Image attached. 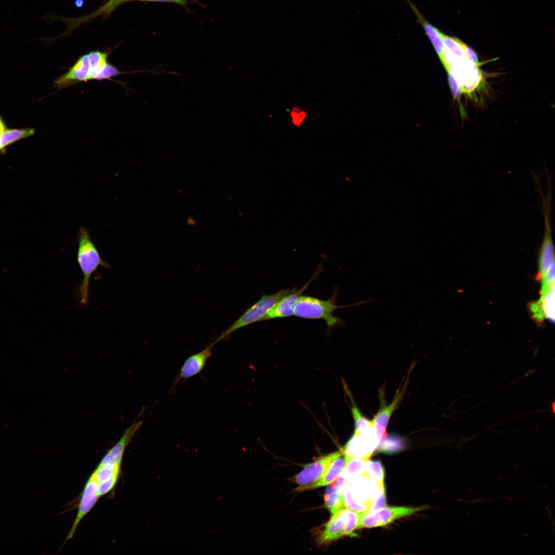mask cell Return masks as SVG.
Listing matches in <instances>:
<instances>
[{
    "label": "cell",
    "mask_w": 555,
    "mask_h": 555,
    "mask_svg": "<svg viewBox=\"0 0 555 555\" xmlns=\"http://www.w3.org/2000/svg\"><path fill=\"white\" fill-rule=\"evenodd\" d=\"M427 508V506L410 507L385 506L374 512L362 513L358 529L384 526L400 517L412 515Z\"/></svg>",
    "instance_id": "8"
},
{
    "label": "cell",
    "mask_w": 555,
    "mask_h": 555,
    "mask_svg": "<svg viewBox=\"0 0 555 555\" xmlns=\"http://www.w3.org/2000/svg\"><path fill=\"white\" fill-rule=\"evenodd\" d=\"M295 289V288L282 289L274 293L263 295L231 326L224 330L212 343L215 345L221 340H226L233 332L249 325L263 321L266 315L281 298Z\"/></svg>",
    "instance_id": "4"
},
{
    "label": "cell",
    "mask_w": 555,
    "mask_h": 555,
    "mask_svg": "<svg viewBox=\"0 0 555 555\" xmlns=\"http://www.w3.org/2000/svg\"><path fill=\"white\" fill-rule=\"evenodd\" d=\"M338 293V288H336L332 295L326 300L311 296L301 295L294 307V316L307 319H322L325 321L329 331L344 326L343 321L334 315L337 309L360 305L371 301L367 300L349 305L338 306L337 304Z\"/></svg>",
    "instance_id": "2"
},
{
    "label": "cell",
    "mask_w": 555,
    "mask_h": 555,
    "mask_svg": "<svg viewBox=\"0 0 555 555\" xmlns=\"http://www.w3.org/2000/svg\"><path fill=\"white\" fill-rule=\"evenodd\" d=\"M34 133L33 128L5 130L0 136V150L18 140L31 136Z\"/></svg>",
    "instance_id": "22"
},
{
    "label": "cell",
    "mask_w": 555,
    "mask_h": 555,
    "mask_svg": "<svg viewBox=\"0 0 555 555\" xmlns=\"http://www.w3.org/2000/svg\"><path fill=\"white\" fill-rule=\"evenodd\" d=\"M135 1H145V2H171V3H176L177 4H179V5H183V6H185L186 3H187V2H186V0H135Z\"/></svg>",
    "instance_id": "35"
},
{
    "label": "cell",
    "mask_w": 555,
    "mask_h": 555,
    "mask_svg": "<svg viewBox=\"0 0 555 555\" xmlns=\"http://www.w3.org/2000/svg\"><path fill=\"white\" fill-rule=\"evenodd\" d=\"M464 51L466 58L475 63H478L479 61L476 52L470 47L465 44Z\"/></svg>",
    "instance_id": "34"
},
{
    "label": "cell",
    "mask_w": 555,
    "mask_h": 555,
    "mask_svg": "<svg viewBox=\"0 0 555 555\" xmlns=\"http://www.w3.org/2000/svg\"><path fill=\"white\" fill-rule=\"evenodd\" d=\"M77 261L82 272L83 278L78 288L80 305H86L88 301L89 284L90 277L99 266L109 268L104 261L91 240L89 230L81 227L78 231Z\"/></svg>",
    "instance_id": "3"
},
{
    "label": "cell",
    "mask_w": 555,
    "mask_h": 555,
    "mask_svg": "<svg viewBox=\"0 0 555 555\" xmlns=\"http://www.w3.org/2000/svg\"><path fill=\"white\" fill-rule=\"evenodd\" d=\"M386 504L385 488H379L378 493L375 498L369 512H374L384 507Z\"/></svg>",
    "instance_id": "30"
},
{
    "label": "cell",
    "mask_w": 555,
    "mask_h": 555,
    "mask_svg": "<svg viewBox=\"0 0 555 555\" xmlns=\"http://www.w3.org/2000/svg\"><path fill=\"white\" fill-rule=\"evenodd\" d=\"M130 1L135 0H108L106 4L93 13L82 17L69 18V25L72 29H74L81 24L86 23L97 16H108L117 7Z\"/></svg>",
    "instance_id": "19"
},
{
    "label": "cell",
    "mask_w": 555,
    "mask_h": 555,
    "mask_svg": "<svg viewBox=\"0 0 555 555\" xmlns=\"http://www.w3.org/2000/svg\"><path fill=\"white\" fill-rule=\"evenodd\" d=\"M107 53L100 51L81 56L65 73L55 80L54 86L62 89L79 82L108 79L119 75L120 71L107 62Z\"/></svg>",
    "instance_id": "1"
},
{
    "label": "cell",
    "mask_w": 555,
    "mask_h": 555,
    "mask_svg": "<svg viewBox=\"0 0 555 555\" xmlns=\"http://www.w3.org/2000/svg\"><path fill=\"white\" fill-rule=\"evenodd\" d=\"M335 482L334 484L336 490L338 493L343 494L344 489L348 483V480L344 473H343Z\"/></svg>",
    "instance_id": "33"
},
{
    "label": "cell",
    "mask_w": 555,
    "mask_h": 555,
    "mask_svg": "<svg viewBox=\"0 0 555 555\" xmlns=\"http://www.w3.org/2000/svg\"><path fill=\"white\" fill-rule=\"evenodd\" d=\"M318 269L309 281L300 289L298 290H294L281 298L266 315L263 321L293 316L294 307L299 298L307 289L311 282L318 274Z\"/></svg>",
    "instance_id": "13"
},
{
    "label": "cell",
    "mask_w": 555,
    "mask_h": 555,
    "mask_svg": "<svg viewBox=\"0 0 555 555\" xmlns=\"http://www.w3.org/2000/svg\"><path fill=\"white\" fill-rule=\"evenodd\" d=\"M408 380L404 383L402 389L396 394L391 403L387 405L383 404L373 419V429L380 442L387 436L386 427L391 415L398 406L404 395L407 387Z\"/></svg>",
    "instance_id": "16"
},
{
    "label": "cell",
    "mask_w": 555,
    "mask_h": 555,
    "mask_svg": "<svg viewBox=\"0 0 555 555\" xmlns=\"http://www.w3.org/2000/svg\"><path fill=\"white\" fill-rule=\"evenodd\" d=\"M541 290L547 288L551 285L554 283V263L551 265L546 275L541 280Z\"/></svg>",
    "instance_id": "32"
},
{
    "label": "cell",
    "mask_w": 555,
    "mask_h": 555,
    "mask_svg": "<svg viewBox=\"0 0 555 555\" xmlns=\"http://www.w3.org/2000/svg\"><path fill=\"white\" fill-rule=\"evenodd\" d=\"M345 460L346 466L344 473L348 482L357 477L362 476L368 460L356 458H345Z\"/></svg>",
    "instance_id": "24"
},
{
    "label": "cell",
    "mask_w": 555,
    "mask_h": 555,
    "mask_svg": "<svg viewBox=\"0 0 555 555\" xmlns=\"http://www.w3.org/2000/svg\"><path fill=\"white\" fill-rule=\"evenodd\" d=\"M380 443L374 429L366 434L354 433L341 449L345 458H356L368 460Z\"/></svg>",
    "instance_id": "9"
},
{
    "label": "cell",
    "mask_w": 555,
    "mask_h": 555,
    "mask_svg": "<svg viewBox=\"0 0 555 555\" xmlns=\"http://www.w3.org/2000/svg\"><path fill=\"white\" fill-rule=\"evenodd\" d=\"M362 514L345 507L332 514L318 538V543L325 544L343 536L357 535L354 532L358 529Z\"/></svg>",
    "instance_id": "6"
},
{
    "label": "cell",
    "mask_w": 555,
    "mask_h": 555,
    "mask_svg": "<svg viewBox=\"0 0 555 555\" xmlns=\"http://www.w3.org/2000/svg\"><path fill=\"white\" fill-rule=\"evenodd\" d=\"M99 497H100L97 492V483L91 475L83 490L76 519L65 541L73 536L80 522L92 509Z\"/></svg>",
    "instance_id": "12"
},
{
    "label": "cell",
    "mask_w": 555,
    "mask_h": 555,
    "mask_svg": "<svg viewBox=\"0 0 555 555\" xmlns=\"http://www.w3.org/2000/svg\"><path fill=\"white\" fill-rule=\"evenodd\" d=\"M187 221V223L188 224V225H191V226H194L197 223V222L195 220V219L193 218V217H189L188 218Z\"/></svg>",
    "instance_id": "36"
},
{
    "label": "cell",
    "mask_w": 555,
    "mask_h": 555,
    "mask_svg": "<svg viewBox=\"0 0 555 555\" xmlns=\"http://www.w3.org/2000/svg\"><path fill=\"white\" fill-rule=\"evenodd\" d=\"M406 1L415 14L418 21L422 26L425 34L431 41L440 60H441L446 52V49L442 39V33L424 18L416 6L410 0Z\"/></svg>",
    "instance_id": "18"
},
{
    "label": "cell",
    "mask_w": 555,
    "mask_h": 555,
    "mask_svg": "<svg viewBox=\"0 0 555 555\" xmlns=\"http://www.w3.org/2000/svg\"><path fill=\"white\" fill-rule=\"evenodd\" d=\"M384 470L379 460H368L362 477H367L373 481L379 488H385Z\"/></svg>",
    "instance_id": "20"
},
{
    "label": "cell",
    "mask_w": 555,
    "mask_h": 555,
    "mask_svg": "<svg viewBox=\"0 0 555 555\" xmlns=\"http://www.w3.org/2000/svg\"><path fill=\"white\" fill-rule=\"evenodd\" d=\"M326 488L324 500L325 507L331 514H334L343 507H344L343 494L338 493L335 489L334 484H330Z\"/></svg>",
    "instance_id": "21"
},
{
    "label": "cell",
    "mask_w": 555,
    "mask_h": 555,
    "mask_svg": "<svg viewBox=\"0 0 555 555\" xmlns=\"http://www.w3.org/2000/svg\"><path fill=\"white\" fill-rule=\"evenodd\" d=\"M442 39L447 51L459 58H466L464 43L456 37L450 36L443 33Z\"/></svg>",
    "instance_id": "26"
},
{
    "label": "cell",
    "mask_w": 555,
    "mask_h": 555,
    "mask_svg": "<svg viewBox=\"0 0 555 555\" xmlns=\"http://www.w3.org/2000/svg\"><path fill=\"white\" fill-rule=\"evenodd\" d=\"M352 415L354 420L355 430L356 434L364 435L373 431L374 422L364 416L354 403H352Z\"/></svg>",
    "instance_id": "23"
},
{
    "label": "cell",
    "mask_w": 555,
    "mask_h": 555,
    "mask_svg": "<svg viewBox=\"0 0 555 555\" xmlns=\"http://www.w3.org/2000/svg\"><path fill=\"white\" fill-rule=\"evenodd\" d=\"M342 454L341 449L318 458L313 462L306 465L301 472L295 475L293 478V482L299 486H304L315 482L321 477L330 464Z\"/></svg>",
    "instance_id": "10"
},
{
    "label": "cell",
    "mask_w": 555,
    "mask_h": 555,
    "mask_svg": "<svg viewBox=\"0 0 555 555\" xmlns=\"http://www.w3.org/2000/svg\"><path fill=\"white\" fill-rule=\"evenodd\" d=\"M448 72L449 84L453 97L455 99H459L462 94L461 88L453 76L450 72Z\"/></svg>",
    "instance_id": "31"
},
{
    "label": "cell",
    "mask_w": 555,
    "mask_h": 555,
    "mask_svg": "<svg viewBox=\"0 0 555 555\" xmlns=\"http://www.w3.org/2000/svg\"><path fill=\"white\" fill-rule=\"evenodd\" d=\"M119 474H114L107 479L97 484V492L99 497L108 493L114 488L118 480Z\"/></svg>",
    "instance_id": "29"
},
{
    "label": "cell",
    "mask_w": 555,
    "mask_h": 555,
    "mask_svg": "<svg viewBox=\"0 0 555 555\" xmlns=\"http://www.w3.org/2000/svg\"><path fill=\"white\" fill-rule=\"evenodd\" d=\"M144 420H135L124 431L118 441L108 450L99 466L107 464L121 465L124 452L133 437L143 423Z\"/></svg>",
    "instance_id": "14"
},
{
    "label": "cell",
    "mask_w": 555,
    "mask_h": 555,
    "mask_svg": "<svg viewBox=\"0 0 555 555\" xmlns=\"http://www.w3.org/2000/svg\"><path fill=\"white\" fill-rule=\"evenodd\" d=\"M120 465L107 464L98 465L91 475L98 484L107 479L114 474L120 473Z\"/></svg>",
    "instance_id": "27"
},
{
    "label": "cell",
    "mask_w": 555,
    "mask_h": 555,
    "mask_svg": "<svg viewBox=\"0 0 555 555\" xmlns=\"http://www.w3.org/2000/svg\"><path fill=\"white\" fill-rule=\"evenodd\" d=\"M4 130H5V127H4V123H3L2 121L0 119V136H1V134H2V133H3V132Z\"/></svg>",
    "instance_id": "37"
},
{
    "label": "cell",
    "mask_w": 555,
    "mask_h": 555,
    "mask_svg": "<svg viewBox=\"0 0 555 555\" xmlns=\"http://www.w3.org/2000/svg\"><path fill=\"white\" fill-rule=\"evenodd\" d=\"M214 345L211 343L202 350L188 357L181 367L179 372L175 378L170 391L173 392L180 380H185L200 374L206 366L208 360L212 354V348Z\"/></svg>",
    "instance_id": "11"
},
{
    "label": "cell",
    "mask_w": 555,
    "mask_h": 555,
    "mask_svg": "<svg viewBox=\"0 0 555 555\" xmlns=\"http://www.w3.org/2000/svg\"><path fill=\"white\" fill-rule=\"evenodd\" d=\"M404 442L399 436H386L379 443L376 450L386 453L398 452L404 448Z\"/></svg>",
    "instance_id": "25"
},
{
    "label": "cell",
    "mask_w": 555,
    "mask_h": 555,
    "mask_svg": "<svg viewBox=\"0 0 555 555\" xmlns=\"http://www.w3.org/2000/svg\"><path fill=\"white\" fill-rule=\"evenodd\" d=\"M288 115L291 124L297 128L301 127L308 117L307 112L300 106L295 105L289 110Z\"/></svg>",
    "instance_id": "28"
},
{
    "label": "cell",
    "mask_w": 555,
    "mask_h": 555,
    "mask_svg": "<svg viewBox=\"0 0 555 555\" xmlns=\"http://www.w3.org/2000/svg\"><path fill=\"white\" fill-rule=\"evenodd\" d=\"M345 466L346 461L342 454L330 464L320 479L311 484L299 486L295 489V490L304 491L329 485L334 483L344 473Z\"/></svg>",
    "instance_id": "17"
},
{
    "label": "cell",
    "mask_w": 555,
    "mask_h": 555,
    "mask_svg": "<svg viewBox=\"0 0 555 555\" xmlns=\"http://www.w3.org/2000/svg\"><path fill=\"white\" fill-rule=\"evenodd\" d=\"M379 488L370 479L360 477L348 482L343 492L344 506L359 512L370 510Z\"/></svg>",
    "instance_id": "7"
},
{
    "label": "cell",
    "mask_w": 555,
    "mask_h": 555,
    "mask_svg": "<svg viewBox=\"0 0 555 555\" xmlns=\"http://www.w3.org/2000/svg\"><path fill=\"white\" fill-rule=\"evenodd\" d=\"M440 61L457 82L462 93L470 94L480 85L482 75L478 63L466 58L456 57L447 51Z\"/></svg>",
    "instance_id": "5"
},
{
    "label": "cell",
    "mask_w": 555,
    "mask_h": 555,
    "mask_svg": "<svg viewBox=\"0 0 555 555\" xmlns=\"http://www.w3.org/2000/svg\"><path fill=\"white\" fill-rule=\"evenodd\" d=\"M541 296L538 301L530 305V311L534 320L539 323L546 319L553 323L554 321V283L541 291Z\"/></svg>",
    "instance_id": "15"
}]
</instances>
